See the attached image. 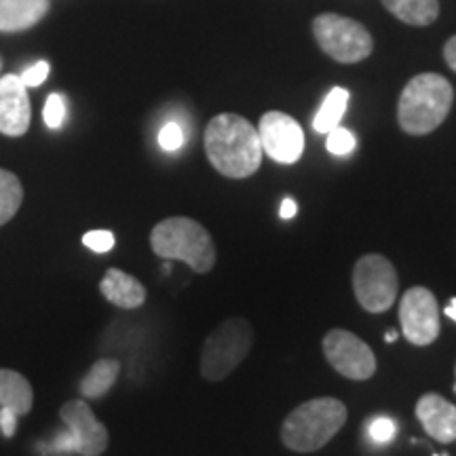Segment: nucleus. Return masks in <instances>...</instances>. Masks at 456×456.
Segmentation results:
<instances>
[{
	"label": "nucleus",
	"mask_w": 456,
	"mask_h": 456,
	"mask_svg": "<svg viewBox=\"0 0 456 456\" xmlns=\"http://www.w3.org/2000/svg\"><path fill=\"white\" fill-rule=\"evenodd\" d=\"M205 152L224 178L243 180L254 175L262 163L258 129L239 114H218L205 127Z\"/></svg>",
	"instance_id": "1"
},
{
	"label": "nucleus",
	"mask_w": 456,
	"mask_h": 456,
	"mask_svg": "<svg viewBox=\"0 0 456 456\" xmlns=\"http://www.w3.org/2000/svg\"><path fill=\"white\" fill-rule=\"evenodd\" d=\"M454 89L442 74L425 72L410 78L397 102V123L408 135H427L446 121Z\"/></svg>",
	"instance_id": "2"
},
{
	"label": "nucleus",
	"mask_w": 456,
	"mask_h": 456,
	"mask_svg": "<svg viewBox=\"0 0 456 456\" xmlns=\"http://www.w3.org/2000/svg\"><path fill=\"white\" fill-rule=\"evenodd\" d=\"M346 406L336 397H315L300 403L281 425V442L292 452H317L346 423Z\"/></svg>",
	"instance_id": "3"
},
{
	"label": "nucleus",
	"mask_w": 456,
	"mask_h": 456,
	"mask_svg": "<svg viewBox=\"0 0 456 456\" xmlns=\"http://www.w3.org/2000/svg\"><path fill=\"white\" fill-rule=\"evenodd\" d=\"M151 248L159 258L180 260L199 275H205L216 266V245L208 228L197 220L175 216L161 220L151 232Z\"/></svg>",
	"instance_id": "4"
},
{
	"label": "nucleus",
	"mask_w": 456,
	"mask_h": 456,
	"mask_svg": "<svg viewBox=\"0 0 456 456\" xmlns=\"http://www.w3.org/2000/svg\"><path fill=\"white\" fill-rule=\"evenodd\" d=\"M254 328L248 319L231 317L222 322L203 342L201 376L208 383H220L241 366L252 351Z\"/></svg>",
	"instance_id": "5"
},
{
	"label": "nucleus",
	"mask_w": 456,
	"mask_h": 456,
	"mask_svg": "<svg viewBox=\"0 0 456 456\" xmlns=\"http://www.w3.org/2000/svg\"><path fill=\"white\" fill-rule=\"evenodd\" d=\"M315 41L338 64H357L372 55L374 41L368 28L351 17L322 13L313 21Z\"/></svg>",
	"instance_id": "6"
},
{
	"label": "nucleus",
	"mask_w": 456,
	"mask_h": 456,
	"mask_svg": "<svg viewBox=\"0 0 456 456\" xmlns=\"http://www.w3.org/2000/svg\"><path fill=\"white\" fill-rule=\"evenodd\" d=\"M353 292L363 311H389L399 292L395 266L383 254L362 256L353 266Z\"/></svg>",
	"instance_id": "7"
},
{
	"label": "nucleus",
	"mask_w": 456,
	"mask_h": 456,
	"mask_svg": "<svg viewBox=\"0 0 456 456\" xmlns=\"http://www.w3.org/2000/svg\"><path fill=\"white\" fill-rule=\"evenodd\" d=\"M322 349L330 366L349 380H370L379 368L374 351L349 330H330L323 336Z\"/></svg>",
	"instance_id": "8"
},
{
	"label": "nucleus",
	"mask_w": 456,
	"mask_h": 456,
	"mask_svg": "<svg viewBox=\"0 0 456 456\" xmlns=\"http://www.w3.org/2000/svg\"><path fill=\"white\" fill-rule=\"evenodd\" d=\"M399 323L402 334L410 345L429 346L440 336V305L431 289L416 285L402 296L399 302Z\"/></svg>",
	"instance_id": "9"
},
{
	"label": "nucleus",
	"mask_w": 456,
	"mask_h": 456,
	"mask_svg": "<svg viewBox=\"0 0 456 456\" xmlns=\"http://www.w3.org/2000/svg\"><path fill=\"white\" fill-rule=\"evenodd\" d=\"M258 138L262 152L281 165L296 163L305 152V131L296 118L285 112L271 110L262 114Z\"/></svg>",
	"instance_id": "10"
},
{
	"label": "nucleus",
	"mask_w": 456,
	"mask_h": 456,
	"mask_svg": "<svg viewBox=\"0 0 456 456\" xmlns=\"http://www.w3.org/2000/svg\"><path fill=\"white\" fill-rule=\"evenodd\" d=\"M66 431L70 433L74 452L81 456H100L108 448V429L95 419L94 410L85 399L66 402L60 410Z\"/></svg>",
	"instance_id": "11"
},
{
	"label": "nucleus",
	"mask_w": 456,
	"mask_h": 456,
	"mask_svg": "<svg viewBox=\"0 0 456 456\" xmlns=\"http://www.w3.org/2000/svg\"><path fill=\"white\" fill-rule=\"evenodd\" d=\"M32 108L28 87L17 74L0 78V134L20 138L30 129Z\"/></svg>",
	"instance_id": "12"
},
{
	"label": "nucleus",
	"mask_w": 456,
	"mask_h": 456,
	"mask_svg": "<svg viewBox=\"0 0 456 456\" xmlns=\"http://www.w3.org/2000/svg\"><path fill=\"white\" fill-rule=\"evenodd\" d=\"M414 412L433 440L440 444L456 442V406L440 393H425L416 402Z\"/></svg>",
	"instance_id": "13"
},
{
	"label": "nucleus",
	"mask_w": 456,
	"mask_h": 456,
	"mask_svg": "<svg viewBox=\"0 0 456 456\" xmlns=\"http://www.w3.org/2000/svg\"><path fill=\"white\" fill-rule=\"evenodd\" d=\"M100 292L118 309H140L146 302V288L129 273L108 269L100 281Z\"/></svg>",
	"instance_id": "14"
},
{
	"label": "nucleus",
	"mask_w": 456,
	"mask_h": 456,
	"mask_svg": "<svg viewBox=\"0 0 456 456\" xmlns=\"http://www.w3.org/2000/svg\"><path fill=\"white\" fill-rule=\"evenodd\" d=\"M49 0H0V32H21L49 13Z\"/></svg>",
	"instance_id": "15"
},
{
	"label": "nucleus",
	"mask_w": 456,
	"mask_h": 456,
	"mask_svg": "<svg viewBox=\"0 0 456 456\" xmlns=\"http://www.w3.org/2000/svg\"><path fill=\"white\" fill-rule=\"evenodd\" d=\"M34 406V391L24 374L0 370V408H9L17 416H26Z\"/></svg>",
	"instance_id": "16"
},
{
	"label": "nucleus",
	"mask_w": 456,
	"mask_h": 456,
	"mask_svg": "<svg viewBox=\"0 0 456 456\" xmlns=\"http://www.w3.org/2000/svg\"><path fill=\"white\" fill-rule=\"evenodd\" d=\"M393 17L408 26H431L440 15V0H380Z\"/></svg>",
	"instance_id": "17"
},
{
	"label": "nucleus",
	"mask_w": 456,
	"mask_h": 456,
	"mask_svg": "<svg viewBox=\"0 0 456 456\" xmlns=\"http://www.w3.org/2000/svg\"><path fill=\"white\" fill-rule=\"evenodd\" d=\"M118 372H121L118 359H98L78 383V391L85 399H102L117 383Z\"/></svg>",
	"instance_id": "18"
},
{
	"label": "nucleus",
	"mask_w": 456,
	"mask_h": 456,
	"mask_svg": "<svg viewBox=\"0 0 456 456\" xmlns=\"http://www.w3.org/2000/svg\"><path fill=\"white\" fill-rule=\"evenodd\" d=\"M346 104H349V91L342 87H334L330 91L328 98L323 100L322 108H319V112L315 114V118H313V127H315V131H319V134H328V131L338 127L340 118L345 117L346 112Z\"/></svg>",
	"instance_id": "19"
},
{
	"label": "nucleus",
	"mask_w": 456,
	"mask_h": 456,
	"mask_svg": "<svg viewBox=\"0 0 456 456\" xmlns=\"http://www.w3.org/2000/svg\"><path fill=\"white\" fill-rule=\"evenodd\" d=\"M24 201V186L20 178L7 169H0V226L7 224L20 212Z\"/></svg>",
	"instance_id": "20"
},
{
	"label": "nucleus",
	"mask_w": 456,
	"mask_h": 456,
	"mask_svg": "<svg viewBox=\"0 0 456 456\" xmlns=\"http://www.w3.org/2000/svg\"><path fill=\"white\" fill-rule=\"evenodd\" d=\"M326 146H328V152H332V155L346 157V155H351L353 151H355L357 140H355V135H353L349 129L340 127V125H338V127H334L332 131H328Z\"/></svg>",
	"instance_id": "21"
},
{
	"label": "nucleus",
	"mask_w": 456,
	"mask_h": 456,
	"mask_svg": "<svg viewBox=\"0 0 456 456\" xmlns=\"http://www.w3.org/2000/svg\"><path fill=\"white\" fill-rule=\"evenodd\" d=\"M43 118H45V125H47L49 129H60L61 125H64L66 102L60 94L49 95L47 104H45V110H43Z\"/></svg>",
	"instance_id": "22"
},
{
	"label": "nucleus",
	"mask_w": 456,
	"mask_h": 456,
	"mask_svg": "<svg viewBox=\"0 0 456 456\" xmlns=\"http://www.w3.org/2000/svg\"><path fill=\"white\" fill-rule=\"evenodd\" d=\"M368 433L376 444H389L395 437L397 425L389 416H376V419L370 420Z\"/></svg>",
	"instance_id": "23"
},
{
	"label": "nucleus",
	"mask_w": 456,
	"mask_h": 456,
	"mask_svg": "<svg viewBox=\"0 0 456 456\" xmlns=\"http://www.w3.org/2000/svg\"><path fill=\"white\" fill-rule=\"evenodd\" d=\"M182 144H184V131H182L180 125L174 121L165 123L159 131V146L167 152H175L180 151Z\"/></svg>",
	"instance_id": "24"
},
{
	"label": "nucleus",
	"mask_w": 456,
	"mask_h": 456,
	"mask_svg": "<svg viewBox=\"0 0 456 456\" xmlns=\"http://www.w3.org/2000/svg\"><path fill=\"white\" fill-rule=\"evenodd\" d=\"M85 248H89L95 254H106L114 248V235L110 231H91L83 235Z\"/></svg>",
	"instance_id": "25"
},
{
	"label": "nucleus",
	"mask_w": 456,
	"mask_h": 456,
	"mask_svg": "<svg viewBox=\"0 0 456 456\" xmlns=\"http://www.w3.org/2000/svg\"><path fill=\"white\" fill-rule=\"evenodd\" d=\"M49 64L47 61H38V64H34L28 68V70L21 74V83L26 85V87H38V85L45 83V78L49 77Z\"/></svg>",
	"instance_id": "26"
},
{
	"label": "nucleus",
	"mask_w": 456,
	"mask_h": 456,
	"mask_svg": "<svg viewBox=\"0 0 456 456\" xmlns=\"http://www.w3.org/2000/svg\"><path fill=\"white\" fill-rule=\"evenodd\" d=\"M17 416L15 412H11L9 408H0V431H3L4 437H13L17 431Z\"/></svg>",
	"instance_id": "27"
},
{
	"label": "nucleus",
	"mask_w": 456,
	"mask_h": 456,
	"mask_svg": "<svg viewBox=\"0 0 456 456\" xmlns=\"http://www.w3.org/2000/svg\"><path fill=\"white\" fill-rule=\"evenodd\" d=\"M296 212H298V205H296L294 199H283L281 208H279V218L289 220V218H294Z\"/></svg>",
	"instance_id": "28"
},
{
	"label": "nucleus",
	"mask_w": 456,
	"mask_h": 456,
	"mask_svg": "<svg viewBox=\"0 0 456 456\" xmlns=\"http://www.w3.org/2000/svg\"><path fill=\"white\" fill-rule=\"evenodd\" d=\"M444 60H446V64L456 72V37L450 38L446 47H444Z\"/></svg>",
	"instance_id": "29"
},
{
	"label": "nucleus",
	"mask_w": 456,
	"mask_h": 456,
	"mask_svg": "<svg viewBox=\"0 0 456 456\" xmlns=\"http://www.w3.org/2000/svg\"><path fill=\"white\" fill-rule=\"evenodd\" d=\"M444 313H446V317L452 319V322H456V298H452L448 302V306L444 309Z\"/></svg>",
	"instance_id": "30"
},
{
	"label": "nucleus",
	"mask_w": 456,
	"mask_h": 456,
	"mask_svg": "<svg viewBox=\"0 0 456 456\" xmlns=\"http://www.w3.org/2000/svg\"><path fill=\"white\" fill-rule=\"evenodd\" d=\"M385 340L387 342H395L397 340V332H387L385 334Z\"/></svg>",
	"instance_id": "31"
},
{
	"label": "nucleus",
	"mask_w": 456,
	"mask_h": 456,
	"mask_svg": "<svg viewBox=\"0 0 456 456\" xmlns=\"http://www.w3.org/2000/svg\"><path fill=\"white\" fill-rule=\"evenodd\" d=\"M454 393H456V380H454Z\"/></svg>",
	"instance_id": "32"
},
{
	"label": "nucleus",
	"mask_w": 456,
	"mask_h": 456,
	"mask_svg": "<svg viewBox=\"0 0 456 456\" xmlns=\"http://www.w3.org/2000/svg\"><path fill=\"white\" fill-rule=\"evenodd\" d=\"M436 456H440V454H436Z\"/></svg>",
	"instance_id": "33"
}]
</instances>
